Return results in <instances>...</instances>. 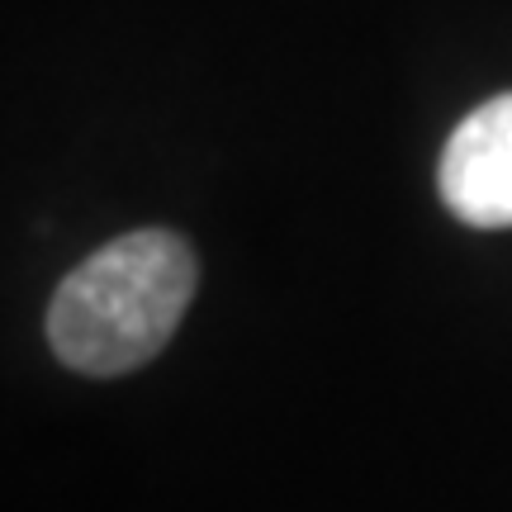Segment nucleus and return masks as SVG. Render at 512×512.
Masks as SVG:
<instances>
[{
  "mask_svg": "<svg viewBox=\"0 0 512 512\" xmlns=\"http://www.w3.org/2000/svg\"><path fill=\"white\" fill-rule=\"evenodd\" d=\"M441 200L470 228H512V95L460 119L441 152Z\"/></svg>",
  "mask_w": 512,
  "mask_h": 512,
  "instance_id": "obj_2",
  "label": "nucleus"
},
{
  "mask_svg": "<svg viewBox=\"0 0 512 512\" xmlns=\"http://www.w3.org/2000/svg\"><path fill=\"white\" fill-rule=\"evenodd\" d=\"M200 266L190 242L138 228L86 256L48 304V347L81 375H124L171 342Z\"/></svg>",
  "mask_w": 512,
  "mask_h": 512,
  "instance_id": "obj_1",
  "label": "nucleus"
}]
</instances>
